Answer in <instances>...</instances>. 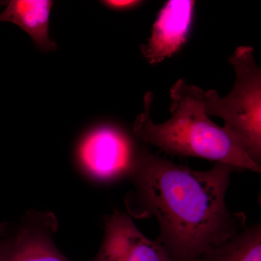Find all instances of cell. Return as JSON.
Masks as SVG:
<instances>
[{
    "label": "cell",
    "mask_w": 261,
    "mask_h": 261,
    "mask_svg": "<svg viewBox=\"0 0 261 261\" xmlns=\"http://www.w3.org/2000/svg\"><path fill=\"white\" fill-rule=\"evenodd\" d=\"M102 5L111 9L125 10L133 9L142 4V1L137 0H107L101 2Z\"/></svg>",
    "instance_id": "10"
},
{
    "label": "cell",
    "mask_w": 261,
    "mask_h": 261,
    "mask_svg": "<svg viewBox=\"0 0 261 261\" xmlns=\"http://www.w3.org/2000/svg\"><path fill=\"white\" fill-rule=\"evenodd\" d=\"M199 261H261V228L255 225L205 254Z\"/></svg>",
    "instance_id": "9"
},
{
    "label": "cell",
    "mask_w": 261,
    "mask_h": 261,
    "mask_svg": "<svg viewBox=\"0 0 261 261\" xmlns=\"http://www.w3.org/2000/svg\"><path fill=\"white\" fill-rule=\"evenodd\" d=\"M238 168L216 163L195 171L152 153L138 150L132 171L134 191L127 200L130 214L154 216L157 241L174 261H199L245 228V217L228 209L226 195Z\"/></svg>",
    "instance_id": "1"
},
{
    "label": "cell",
    "mask_w": 261,
    "mask_h": 261,
    "mask_svg": "<svg viewBox=\"0 0 261 261\" xmlns=\"http://www.w3.org/2000/svg\"><path fill=\"white\" fill-rule=\"evenodd\" d=\"M196 2L169 0L160 10L150 37L141 45L142 56L150 65L171 58L185 45L191 29Z\"/></svg>",
    "instance_id": "6"
},
{
    "label": "cell",
    "mask_w": 261,
    "mask_h": 261,
    "mask_svg": "<svg viewBox=\"0 0 261 261\" xmlns=\"http://www.w3.org/2000/svg\"><path fill=\"white\" fill-rule=\"evenodd\" d=\"M235 72L231 92L220 97L214 89L202 90L205 114L218 116L236 136L256 164L261 163V70L253 47L240 46L228 59Z\"/></svg>",
    "instance_id": "3"
},
{
    "label": "cell",
    "mask_w": 261,
    "mask_h": 261,
    "mask_svg": "<svg viewBox=\"0 0 261 261\" xmlns=\"http://www.w3.org/2000/svg\"><path fill=\"white\" fill-rule=\"evenodd\" d=\"M3 261H68L57 250L47 231L40 227L24 228L10 241Z\"/></svg>",
    "instance_id": "8"
},
{
    "label": "cell",
    "mask_w": 261,
    "mask_h": 261,
    "mask_svg": "<svg viewBox=\"0 0 261 261\" xmlns=\"http://www.w3.org/2000/svg\"><path fill=\"white\" fill-rule=\"evenodd\" d=\"M89 261H174L157 241L143 234L128 215L115 211L105 222L104 239Z\"/></svg>",
    "instance_id": "5"
},
{
    "label": "cell",
    "mask_w": 261,
    "mask_h": 261,
    "mask_svg": "<svg viewBox=\"0 0 261 261\" xmlns=\"http://www.w3.org/2000/svg\"><path fill=\"white\" fill-rule=\"evenodd\" d=\"M53 4L49 0H10L0 13V22H10L23 29L41 50H56V42L49 36Z\"/></svg>",
    "instance_id": "7"
},
{
    "label": "cell",
    "mask_w": 261,
    "mask_h": 261,
    "mask_svg": "<svg viewBox=\"0 0 261 261\" xmlns=\"http://www.w3.org/2000/svg\"><path fill=\"white\" fill-rule=\"evenodd\" d=\"M202 90L185 80L177 81L169 93L171 118L159 124L151 119L153 94L146 92L144 111L134 124L136 137L167 154L202 158L260 173V166L249 157L236 136L205 114Z\"/></svg>",
    "instance_id": "2"
},
{
    "label": "cell",
    "mask_w": 261,
    "mask_h": 261,
    "mask_svg": "<svg viewBox=\"0 0 261 261\" xmlns=\"http://www.w3.org/2000/svg\"><path fill=\"white\" fill-rule=\"evenodd\" d=\"M10 244V240L0 242V261H3V258H4L5 253H6L7 250H8Z\"/></svg>",
    "instance_id": "11"
},
{
    "label": "cell",
    "mask_w": 261,
    "mask_h": 261,
    "mask_svg": "<svg viewBox=\"0 0 261 261\" xmlns=\"http://www.w3.org/2000/svg\"><path fill=\"white\" fill-rule=\"evenodd\" d=\"M138 151L126 132L111 125L99 126L84 138L80 157L87 172L101 181L132 173Z\"/></svg>",
    "instance_id": "4"
}]
</instances>
